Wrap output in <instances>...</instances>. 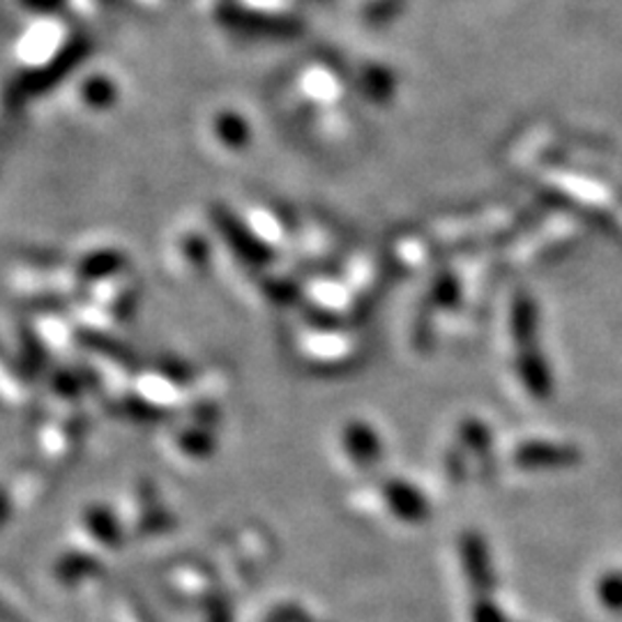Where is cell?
Segmentation results:
<instances>
[{"label": "cell", "mask_w": 622, "mask_h": 622, "mask_svg": "<svg viewBox=\"0 0 622 622\" xmlns=\"http://www.w3.org/2000/svg\"><path fill=\"white\" fill-rule=\"evenodd\" d=\"M519 459L528 469H538V465H569L574 454L565 448H553V446H528L519 452Z\"/></svg>", "instance_id": "obj_1"}, {"label": "cell", "mask_w": 622, "mask_h": 622, "mask_svg": "<svg viewBox=\"0 0 622 622\" xmlns=\"http://www.w3.org/2000/svg\"><path fill=\"white\" fill-rule=\"evenodd\" d=\"M597 595L602 607H611L622 611V574H609L597 586Z\"/></svg>", "instance_id": "obj_2"}]
</instances>
